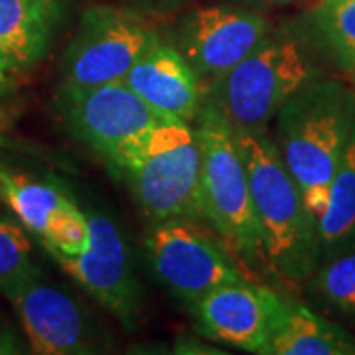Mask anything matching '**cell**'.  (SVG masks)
<instances>
[{
  "label": "cell",
  "mask_w": 355,
  "mask_h": 355,
  "mask_svg": "<svg viewBox=\"0 0 355 355\" xmlns=\"http://www.w3.org/2000/svg\"><path fill=\"white\" fill-rule=\"evenodd\" d=\"M354 127L355 93L328 77L308 79L277 113V150L316 225Z\"/></svg>",
  "instance_id": "cell-1"
},
{
  "label": "cell",
  "mask_w": 355,
  "mask_h": 355,
  "mask_svg": "<svg viewBox=\"0 0 355 355\" xmlns=\"http://www.w3.org/2000/svg\"><path fill=\"white\" fill-rule=\"evenodd\" d=\"M249 176L268 268L288 282H302L320 265L316 219L306 209L298 184L266 130H235Z\"/></svg>",
  "instance_id": "cell-2"
},
{
  "label": "cell",
  "mask_w": 355,
  "mask_h": 355,
  "mask_svg": "<svg viewBox=\"0 0 355 355\" xmlns=\"http://www.w3.org/2000/svg\"><path fill=\"white\" fill-rule=\"evenodd\" d=\"M107 164L127 182L153 223L178 217L205 221L202 148L190 123L166 119L130 140Z\"/></svg>",
  "instance_id": "cell-3"
},
{
  "label": "cell",
  "mask_w": 355,
  "mask_h": 355,
  "mask_svg": "<svg viewBox=\"0 0 355 355\" xmlns=\"http://www.w3.org/2000/svg\"><path fill=\"white\" fill-rule=\"evenodd\" d=\"M196 121L202 148L205 223L216 229L229 245L231 253L241 257V261L268 266L235 130L207 101L203 103Z\"/></svg>",
  "instance_id": "cell-4"
},
{
  "label": "cell",
  "mask_w": 355,
  "mask_h": 355,
  "mask_svg": "<svg viewBox=\"0 0 355 355\" xmlns=\"http://www.w3.org/2000/svg\"><path fill=\"white\" fill-rule=\"evenodd\" d=\"M318 76L304 48L286 36H266L245 60L207 89L233 130H266L296 89Z\"/></svg>",
  "instance_id": "cell-5"
},
{
  "label": "cell",
  "mask_w": 355,
  "mask_h": 355,
  "mask_svg": "<svg viewBox=\"0 0 355 355\" xmlns=\"http://www.w3.org/2000/svg\"><path fill=\"white\" fill-rule=\"evenodd\" d=\"M144 249L158 280L188 306L225 282L247 279L223 237L200 219L156 221Z\"/></svg>",
  "instance_id": "cell-6"
},
{
  "label": "cell",
  "mask_w": 355,
  "mask_h": 355,
  "mask_svg": "<svg viewBox=\"0 0 355 355\" xmlns=\"http://www.w3.org/2000/svg\"><path fill=\"white\" fill-rule=\"evenodd\" d=\"M156 38L158 34L135 12L93 6L81 16L76 38L65 51V83L123 81Z\"/></svg>",
  "instance_id": "cell-7"
},
{
  "label": "cell",
  "mask_w": 355,
  "mask_h": 355,
  "mask_svg": "<svg viewBox=\"0 0 355 355\" xmlns=\"http://www.w3.org/2000/svg\"><path fill=\"white\" fill-rule=\"evenodd\" d=\"M58 105L67 130L103 156L105 162L144 130L168 119L148 107L125 81L65 83Z\"/></svg>",
  "instance_id": "cell-8"
},
{
  "label": "cell",
  "mask_w": 355,
  "mask_h": 355,
  "mask_svg": "<svg viewBox=\"0 0 355 355\" xmlns=\"http://www.w3.org/2000/svg\"><path fill=\"white\" fill-rule=\"evenodd\" d=\"M87 247L73 257H51L109 314L121 320L127 328H135L139 322L142 298L130 265L127 241L111 217L105 214H87Z\"/></svg>",
  "instance_id": "cell-9"
},
{
  "label": "cell",
  "mask_w": 355,
  "mask_h": 355,
  "mask_svg": "<svg viewBox=\"0 0 355 355\" xmlns=\"http://www.w3.org/2000/svg\"><path fill=\"white\" fill-rule=\"evenodd\" d=\"M266 36L268 22L263 16L231 6H207L184 20L178 50L211 87Z\"/></svg>",
  "instance_id": "cell-10"
},
{
  "label": "cell",
  "mask_w": 355,
  "mask_h": 355,
  "mask_svg": "<svg viewBox=\"0 0 355 355\" xmlns=\"http://www.w3.org/2000/svg\"><path fill=\"white\" fill-rule=\"evenodd\" d=\"M282 300L275 291L245 279L217 286L190 308L203 336L265 355Z\"/></svg>",
  "instance_id": "cell-11"
},
{
  "label": "cell",
  "mask_w": 355,
  "mask_h": 355,
  "mask_svg": "<svg viewBox=\"0 0 355 355\" xmlns=\"http://www.w3.org/2000/svg\"><path fill=\"white\" fill-rule=\"evenodd\" d=\"M16 308L34 354L77 355L91 352V331L81 306L62 288L38 277L2 292Z\"/></svg>",
  "instance_id": "cell-12"
},
{
  "label": "cell",
  "mask_w": 355,
  "mask_h": 355,
  "mask_svg": "<svg viewBox=\"0 0 355 355\" xmlns=\"http://www.w3.org/2000/svg\"><path fill=\"white\" fill-rule=\"evenodd\" d=\"M156 113L191 123L205 103V89L182 51L160 36L130 67L123 79Z\"/></svg>",
  "instance_id": "cell-13"
},
{
  "label": "cell",
  "mask_w": 355,
  "mask_h": 355,
  "mask_svg": "<svg viewBox=\"0 0 355 355\" xmlns=\"http://www.w3.org/2000/svg\"><path fill=\"white\" fill-rule=\"evenodd\" d=\"M58 18L55 0H0V53L12 69L38 64Z\"/></svg>",
  "instance_id": "cell-14"
},
{
  "label": "cell",
  "mask_w": 355,
  "mask_h": 355,
  "mask_svg": "<svg viewBox=\"0 0 355 355\" xmlns=\"http://www.w3.org/2000/svg\"><path fill=\"white\" fill-rule=\"evenodd\" d=\"M265 355H355V338L284 298Z\"/></svg>",
  "instance_id": "cell-15"
},
{
  "label": "cell",
  "mask_w": 355,
  "mask_h": 355,
  "mask_svg": "<svg viewBox=\"0 0 355 355\" xmlns=\"http://www.w3.org/2000/svg\"><path fill=\"white\" fill-rule=\"evenodd\" d=\"M0 198L16 219L34 233L40 241H48L65 216L77 209V203L67 198L51 182L12 172L0 166Z\"/></svg>",
  "instance_id": "cell-16"
},
{
  "label": "cell",
  "mask_w": 355,
  "mask_h": 355,
  "mask_svg": "<svg viewBox=\"0 0 355 355\" xmlns=\"http://www.w3.org/2000/svg\"><path fill=\"white\" fill-rule=\"evenodd\" d=\"M320 261L355 247V127L331 178L328 203L318 219Z\"/></svg>",
  "instance_id": "cell-17"
},
{
  "label": "cell",
  "mask_w": 355,
  "mask_h": 355,
  "mask_svg": "<svg viewBox=\"0 0 355 355\" xmlns=\"http://www.w3.org/2000/svg\"><path fill=\"white\" fill-rule=\"evenodd\" d=\"M314 26L336 65L355 71V0H320Z\"/></svg>",
  "instance_id": "cell-18"
},
{
  "label": "cell",
  "mask_w": 355,
  "mask_h": 355,
  "mask_svg": "<svg viewBox=\"0 0 355 355\" xmlns=\"http://www.w3.org/2000/svg\"><path fill=\"white\" fill-rule=\"evenodd\" d=\"M312 284L326 304L355 318V247L322 259Z\"/></svg>",
  "instance_id": "cell-19"
},
{
  "label": "cell",
  "mask_w": 355,
  "mask_h": 355,
  "mask_svg": "<svg viewBox=\"0 0 355 355\" xmlns=\"http://www.w3.org/2000/svg\"><path fill=\"white\" fill-rule=\"evenodd\" d=\"M38 275L24 225L10 217H0V292Z\"/></svg>",
  "instance_id": "cell-20"
},
{
  "label": "cell",
  "mask_w": 355,
  "mask_h": 355,
  "mask_svg": "<svg viewBox=\"0 0 355 355\" xmlns=\"http://www.w3.org/2000/svg\"><path fill=\"white\" fill-rule=\"evenodd\" d=\"M12 71V65L8 64V60L0 53V93H4L10 87V73Z\"/></svg>",
  "instance_id": "cell-21"
},
{
  "label": "cell",
  "mask_w": 355,
  "mask_h": 355,
  "mask_svg": "<svg viewBox=\"0 0 355 355\" xmlns=\"http://www.w3.org/2000/svg\"><path fill=\"white\" fill-rule=\"evenodd\" d=\"M263 4H277V6H282V4H292V2H298V0H259Z\"/></svg>",
  "instance_id": "cell-22"
},
{
  "label": "cell",
  "mask_w": 355,
  "mask_h": 355,
  "mask_svg": "<svg viewBox=\"0 0 355 355\" xmlns=\"http://www.w3.org/2000/svg\"><path fill=\"white\" fill-rule=\"evenodd\" d=\"M4 144V137H2V132H0V146Z\"/></svg>",
  "instance_id": "cell-23"
}]
</instances>
